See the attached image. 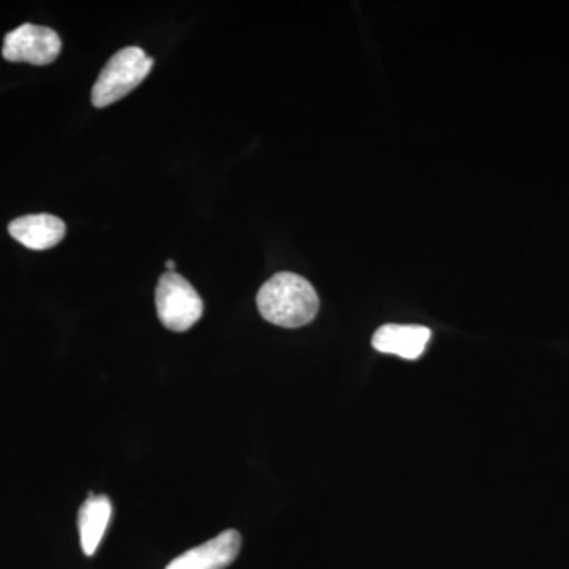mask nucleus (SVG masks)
I'll return each mask as SVG.
<instances>
[{
  "mask_svg": "<svg viewBox=\"0 0 569 569\" xmlns=\"http://www.w3.org/2000/svg\"><path fill=\"white\" fill-rule=\"evenodd\" d=\"M11 238L31 250H47L66 238V223L51 213L20 217L9 224Z\"/></svg>",
  "mask_w": 569,
  "mask_h": 569,
  "instance_id": "nucleus-7",
  "label": "nucleus"
},
{
  "mask_svg": "<svg viewBox=\"0 0 569 569\" xmlns=\"http://www.w3.org/2000/svg\"><path fill=\"white\" fill-rule=\"evenodd\" d=\"M112 516L111 500L107 496H89L78 515L82 552L91 557L104 537Z\"/></svg>",
  "mask_w": 569,
  "mask_h": 569,
  "instance_id": "nucleus-8",
  "label": "nucleus"
},
{
  "mask_svg": "<svg viewBox=\"0 0 569 569\" xmlns=\"http://www.w3.org/2000/svg\"><path fill=\"white\" fill-rule=\"evenodd\" d=\"M257 306L266 321L282 328H301L316 320L320 299L305 277L279 272L260 288Z\"/></svg>",
  "mask_w": 569,
  "mask_h": 569,
  "instance_id": "nucleus-1",
  "label": "nucleus"
},
{
  "mask_svg": "<svg viewBox=\"0 0 569 569\" xmlns=\"http://www.w3.org/2000/svg\"><path fill=\"white\" fill-rule=\"evenodd\" d=\"M153 66L141 48L129 47L116 52L108 61L92 88V104L107 108L129 96L148 77Z\"/></svg>",
  "mask_w": 569,
  "mask_h": 569,
  "instance_id": "nucleus-2",
  "label": "nucleus"
},
{
  "mask_svg": "<svg viewBox=\"0 0 569 569\" xmlns=\"http://www.w3.org/2000/svg\"><path fill=\"white\" fill-rule=\"evenodd\" d=\"M167 268H168V271L170 272H174V269H176V263L173 260H168L167 261Z\"/></svg>",
  "mask_w": 569,
  "mask_h": 569,
  "instance_id": "nucleus-9",
  "label": "nucleus"
},
{
  "mask_svg": "<svg viewBox=\"0 0 569 569\" xmlns=\"http://www.w3.org/2000/svg\"><path fill=\"white\" fill-rule=\"evenodd\" d=\"M430 337L432 331L426 326L385 325L373 335L372 346L380 353L417 361L425 353Z\"/></svg>",
  "mask_w": 569,
  "mask_h": 569,
  "instance_id": "nucleus-6",
  "label": "nucleus"
},
{
  "mask_svg": "<svg viewBox=\"0 0 569 569\" xmlns=\"http://www.w3.org/2000/svg\"><path fill=\"white\" fill-rule=\"evenodd\" d=\"M157 313L164 328L186 332L201 320L203 299L178 272H164L156 290Z\"/></svg>",
  "mask_w": 569,
  "mask_h": 569,
  "instance_id": "nucleus-3",
  "label": "nucleus"
},
{
  "mask_svg": "<svg viewBox=\"0 0 569 569\" xmlns=\"http://www.w3.org/2000/svg\"><path fill=\"white\" fill-rule=\"evenodd\" d=\"M241 545L239 531H222L219 537L183 552L171 561L167 569H224L239 556Z\"/></svg>",
  "mask_w": 569,
  "mask_h": 569,
  "instance_id": "nucleus-5",
  "label": "nucleus"
},
{
  "mask_svg": "<svg viewBox=\"0 0 569 569\" xmlns=\"http://www.w3.org/2000/svg\"><path fill=\"white\" fill-rule=\"evenodd\" d=\"M62 41L50 28L22 24L7 33L3 39L2 56L9 62H28L33 66H48L59 58Z\"/></svg>",
  "mask_w": 569,
  "mask_h": 569,
  "instance_id": "nucleus-4",
  "label": "nucleus"
}]
</instances>
